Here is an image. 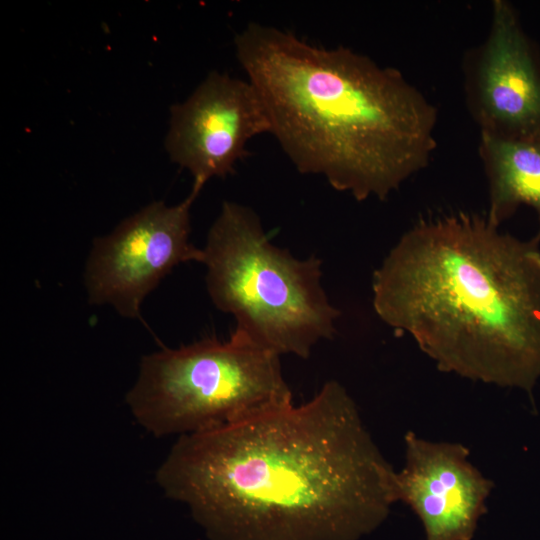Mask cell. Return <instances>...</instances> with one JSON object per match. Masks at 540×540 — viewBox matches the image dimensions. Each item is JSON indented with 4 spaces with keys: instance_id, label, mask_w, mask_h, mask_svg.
<instances>
[{
    "instance_id": "obj_1",
    "label": "cell",
    "mask_w": 540,
    "mask_h": 540,
    "mask_svg": "<svg viewBox=\"0 0 540 540\" xmlns=\"http://www.w3.org/2000/svg\"><path fill=\"white\" fill-rule=\"evenodd\" d=\"M396 471L337 381L180 436L155 472L212 540H359L397 502Z\"/></svg>"
},
{
    "instance_id": "obj_2",
    "label": "cell",
    "mask_w": 540,
    "mask_h": 540,
    "mask_svg": "<svg viewBox=\"0 0 540 540\" xmlns=\"http://www.w3.org/2000/svg\"><path fill=\"white\" fill-rule=\"evenodd\" d=\"M540 235L458 212L410 228L373 276V306L440 371L531 392L540 377Z\"/></svg>"
},
{
    "instance_id": "obj_3",
    "label": "cell",
    "mask_w": 540,
    "mask_h": 540,
    "mask_svg": "<svg viewBox=\"0 0 540 540\" xmlns=\"http://www.w3.org/2000/svg\"><path fill=\"white\" fill-rule=\"evenodd\" d=\"M234 45L270 134L300 173L358 201L383 200L428 165L437 111L398 70L257 22Z\"/></svg>"
},
{
    "instance_id": "obj_4",
    "label": "cell",
    "mask_w": 540,
    "mask_h": 540,
    "mask_svg": "<svg viewBox=\"0 0 540 540\" xmlns=\"http://www.w3.org/2000/svg\"><path fill=\"white\" fill-rule=\"evenodd\" d=\"M200 262L214 305L262 347L308 358L318 341L333 337L340 311L321 286V260L274 246L251 208L223 203Z\"/></svg>"
},
{
    "instance_id": "obj_5",
    "label": "cell",
    "mask_w": 540,
    "mask_h": 540,
    "mask_svg": "<svg viewBox=\"0 0 540 540\" xmlns=\"http://www.w3.org/2000/svg\"><path fill=\"white\" fill-rule=\"evenodd\" d=\"M292 401L280 356L239 330L142 357L125 395L134 421L156 437L198 433Z\"/></svg>"
},
{
    "instance_id": "obj_6",
    "label": "cell",
    "mask_w": 540,
    "mask_h": 540,
    "mask_svg": "<svg viewBox=\"0 0 540 540\" xmlns=\"http://www.w3.org/2000/svg\"><path fill=\"white\" fill-rule=\"evenodd\" d=\"M198 194L192 189L173 206L155 201L96 238L84 273L89 302L139 318L144 298L176 265L200 262L202 249L189 242L190 209Z\"/></svg>"
},
{
    "instance_id": "obj_7",
    "label": "cell",
    "mask_w": 540,
    "mask_h": 540,
    "mask_svg": "<svg viewBox=\"0 0 540 540\" xmlns=\"http://www.w3.org/2000/svg\"><path fill=\"white\" fill-rule=\"evenodd\" d=\"M170 112L165 147L171 161L193 176L196 191L212 177L233 173L249 140L271 130L254 86L217 71Z\"/></svg>"
},
{
    "instance_id": "obj_8",
    "label": "cell",
    "mask_w": 540,
    "mask_h": 540,
    "mask_svg": "<svg viewBox=\"0 0 540 540\" xmlns=\"http://www.w3.org/2000/svg\"><path fill=\"white\" fill-rule=\"evenodd\" d=\"M485 42L468 74L471 109L481 133L507 139H540V71L512 6L492 5Z\"/></svg>"
},
{
    "instance_id": "obj_9",
    "label": "cell",
    "mask_w": 540,
    "mask_h": 540,
    "mask_svg": "<svg viewBox=\"0 0 540 540\" xmlns=\"http://www.w3.org/2000/svg\"><path fill=\"white\" fill-rule=\"evenodd\" d=\"M405 464L395 473L396 501L420 519L426 540H471L494 483L470 461L466 446L404 436Z\"/></svg>"
},
{
    "instance_id": "obj_10",
    "label": "cell",
    "mask_w": 540,
    "mask_h": 540,
    "mask_svg": "<svg viewBox=\"0 0 540 540\" xmlns=\"http://www.w3.org/2000/svg\"><path fill=\"white\" fill-rule=\"evenodd\" d=\"M480 155L489 184L488 218L500 225L520 205L540 220V139H507L481 133Z\"/></svg>"
},
{
    "instance_id": "obj_11",
    "label": "cell",
    "mask_w": 540,
    "mask_h": 540,
    "mask_svg": "<svg viewBox=\"0 0 540 540\" xmlns=\"http://www.w3.org/2000/svg\"><path fill=\"white\" fill-rule=\"evenodd\" d=\"M538 261H539V263H540V253H539V255H538Z\"/></svg>"
}]
</instances>
